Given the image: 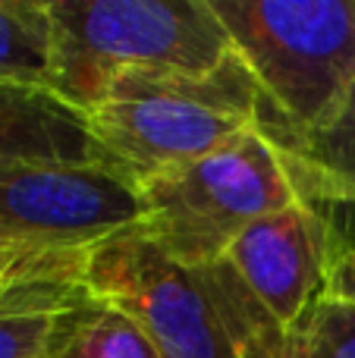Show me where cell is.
<instances>
[{
  "label": "cell",
  "instance_id": "6da1fadb",
  "mask_svg": "<svg viewBox=\"0 0 355 358\" xmlns=\"http://www.w3.org/2000/svg\"><path fill=\"white\" fill-rule=\"evenodd\" d=\"M82 286L132 317L161 358H242L277 327L224 258L182 264L138 223L88 252Z\"/></svg>",
  "mask_w": 355,
  "mask_h": 358
},
{
  "label": "cell",
  "instance_id": "7a4b0ae2",
  "mask_svg": "<svg viewBox=\"0 0 355 358\" xmlns=\"http://www.w3.org/2000/svg\"><path fill=\"white\" fill-rule=\"evenodd\" d=\"M264 94L258 129L289 148L355 85V0H211Z\"/></svg>",
  "mask_w": 355,
  "mask_h": 358
},
{
  "label": "cell",
  "instance_id": "3957f363",
  "mask_svg": "<svg viewBox=\"0 0 355 358\" xmlns=\"http://www.w3.org/2000/svg\"><path fill=\"white\" fill-rule=\"evenodd\" d=\"M54 92L92 113L129 73H211L233 54L211 0H48Z\"/></svg>",
  "mask_w": 355,
  "mask_h": 358
},
{
  "label": "cell",
  "instance_id": "277c9868",
  "mask_svg": "<svg viewBox=\"0 0 355 358\" xmlns=\"http://www.w3.org/2000/svg\"><path fill=\"white\" fill-rule=\"evenodd\" d=\"M138 227L182 264H214L255 220L299 201L280 148L249 126L214 151L136 185Z\"/></svg>",
  "mask_w": 355,
  "mask_h": 358
},
{
  "label": "cell",
  "instance_id": "5b68a950",
  "mask_svg": "<svg viewBox=\"0 0 355 358\" xmlns=\"http://www.w3.org/2000/svg\"><path fill=\"white\" fill-rule=\"evenodd\" d=\"M138 220L136 185L101 164H0L3 245L88 252Z\"/></svg>",
  "mask_w": 355,
  "mask_h": 358
},
{
  "label": "cell",
  "instance_id": "8992f818",
  "mask_svg": "<svg viewBox=\"0 0 355 358\" xmlns=\"http://www.w3.org/2000/svg\"><path fill=\"white\" fill-rule=\"evenodd\" d=\"M101 167L138 185L230 142L252 120L208 101L164 92L107 98L88 113Z\"/></svg>",
  "mask_w": 355,
  "mask_h": 358
},
{
  "label": "cell",
  "instance_id": "52a82bcc",
  "mask_svg": "<svg viewBox=\"0 0 355 358\" xmlns=\"http://www.w3.org/2000/svg\"><path fill=\"white\" fill-rule=\"evenodd\" d=\"M331 258V229L305 201L245 227L224 255L280 330L293 327L324 292Z\"/></svg>",
  "mask_w": 355,
  "mask_h": 358
},
{
  "label": "cell",
  "instance_id": "ba28073f",
  "mask_svg": "<svg viewBox=\"0 0 355 358\" xmlns=\"http://www.w3.org/2000/svg\"><path fill=\"white\" fill-rule=\"evenodd\" d=\"M0 164H101L88 113L50 88L0 82Z\"/></svg>",
  "mask_w": 355,
  "mask_h": 358
},
{
  "label": "cell",
  "instance_id": "9c48e42d",
  "mask_svg": "<svg viewBox=\"0 0 355 358\" xmlns=\"http://www.w3.org/2000/svg\"><path fill=\"white\" fill-rule=\"evenodd\" d=\"M299 201L314 210H355V85L337 110L280 151Z\"/></svg>",
  "mask_w": 355,
  "mask_h": 358
},
{
  "label": "cell",
  "instance_id": "30bf717a",
  "mask_svg": "<svg viewBox=\"0 0 355 358\" xmlns=\"http://www.w3.org/2000/svg\"><path fill=\"white\" fill-rule=\"evenodd\" d=\"M44 358H161L132 317L82 292L54 315Z\"/></svg>",
  "mask_w": 355,
  "mask_h": 358
},
{
  "label": "cell",
  "instance_id": "8fae6325",
  "mask_svg": "<svg viewBox=\"0 0 355 358\" xmlns=\"http://www.w3.org/2000/svg\"><path fill=\"white\" fill-rule=\"evenodd\" d=\"M0 82L54 92V19L48 0H0Z\"/></svg>",
  "mask_w": 355,
  "mask_h": 358
},
{
  "label": "cell",
  "instance_id": "7c38bea8",
  "mask_svg": "<svg viewBox=\"0 0 355 358\" xmlns=\"http://www.w3.org/2000/svg\"><path fill=\"white\" fill-rule=\"evenodd\" d=\"M283 358H355V305L321 292L312 308L283 330Z\"/></svg>",
  "mask_w": 355,
  "mask_h": 358
},
{
  "label": "cell",
  "instance_id": "4fadbf2b",
  "mask_svg": "<svg viewBox=\"0 0 355 358\" xmlns=\"http://www.w3.org/2000/svg\"><path fill=\"white\" fill-rule=\"evenodd\" d=\"M88 252H92V248H88ZM75 255H85V252H54V248L3 245V242H0V280L13 277V273H22V271H35V267L57 264V261L75 258Z\"/></svg>",
  "mask_w": 355,
  "mask_h": 358
},
{
  "label": "cell",
  "instance_id": "5bb4252c",
  "mask_svg": "<svg viewBox=\"0 0 355 358\" xmlns=\"http://www.w3.org/2000/svg\"><path fill=\"white\" fill-rule=\"evenodd\" d=\"M324 292H331V296L346 299L349 305H355V242L343 245L340 252H333Z\"/></svg>",
  "mask_w": 355,
  "mask_h": 358
},
{
  "label": "cell",
  "instance_id": "9a60e30c",
  "mask_svg": "<svg viewBox=\"0 0 355 358\" xmlns=\"http://www.w3.org/2000/svg\"><path fill=\"white\" fill-rule=\"evenodd\" d=\"M242 358H283V330L270 327L242 352Z\"/></svg>",
  "mask_w": 355,
  "mask_h": 358
},
{
  "label": "cell",
  "instance_id": "2e32d148",
  "mask_svg": "<svg viewBox=\"0 0 355 358\" xmlns=\"http://www.w3.org/2000/svg\"><path fill=\"white\" fill-rule=\"evenodd\" d=\"M312 210H314V208H312ZM337 210H346V208H337Z\"/></svg>",
  "mask_w": 355,
  "mask_h": 358
}]
</instances>
